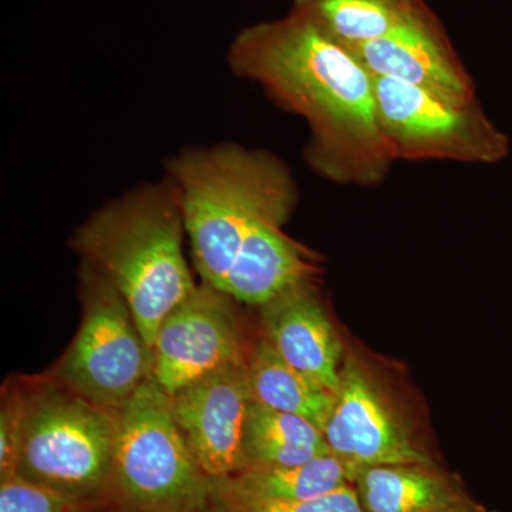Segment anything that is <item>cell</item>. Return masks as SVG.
Returning a JSON list of instances; mask_svg holds the SVG:
<instances>
[{
  "mask_svg": "<svg viewBox=\"0 0 512 512\" xmlns=\"http://www.w3.org/2000/svg\"><path fill=\"white\" fill-rule=\"evenodd\" d=\"M328 453L323 431L311 421L269 409L254 400L249 404L241 470L298 466Z\"/></svg>",
  "mask_w": 512,
  "mask_h": 512,
  "instance_id": "obj_17",
  "label": "cell"
},
{
  "mask_svg": "<svg viewBox=\"0 0 512 512\" xmlns=\"http://www.w3.org/2000/svg\"><path fill=\"white\" fill-rule=\"evenodd\" d=\"M192 512H221V511L218 510V508L215 507V505L212 504L211 500H210V501H208L207 504L202 505V507L197 508V510H194Z\"/></svg>",
  "mask_w": 512,
  "mask_h": 512,
  "instance_id": "obj_23",
  "label": "cell"
},
{
  "mask_svg": "<svg viewBox=\"0 0 512 512\" xmlns=\"http://www.w3.org/2000/svg\"><path fill=\"white\" fill-rule=\"evenodd\" d=\"M183 208L167 177L107 202L74 229L70 247L110 282L153 350L163 320L194 291Z\"/></svg>",
  "mask_w": 512,
  "mask_h": 512,
  "instance_id": "obj_3",
  "label": "cell"
},
{
  "mask_svg": "<svg viewBox=\"0 0 512 512\" xmlns=\"http://www.w3.org/2000/svg\"><path fill=\"white\" fill-rule=\"evenodd\" d=\"M18 379L23 412L16 476L63 493L113 501L117 414L83 399L49 373Z\"/></svg>",
  "mask_w": 512,
  "mask_h": 512,
  "instance_id": "obj_4",
  "label": "cell"
},
{
  "mask_svg": "<svg viewBox=\"0 0 512 512\" xmlns=\"http://www.w3.org/2000/svg\"><path fill=\"white\" fill-rule=\"evenodd\" d=\"M373 79L377 121L394 161L497 164L510 154V138L478 104L456 106L409 84Z\"/></svg>",
  "mask_w": 512,
  "mask_h": 512,
  "instance_id": "obj_7",
  "label": "cell"
},
{
  "mask_svg": "<svg viewBox=\"0 0 512 512\" xmlns=\"http://www.w3.org/2000/svg\"><path fill=\"white\" fill-rule=\"evenodd\" d=\"M237 299L204 284L175 306L154 339L153 379L174 394L202 377L245 365L248 346Z\"/></svg>",
  "mask_w": 512,
  "mask_h": 512,
  "instance_id": "obj_8",
  "label": "cell"
},
{
  "mask_svg": "<svg viewBox=\"0 0 512 512\" xmlns=\"http://www.w3.org/2000/svg\"><path fill=\"white\" fill-rule=\"evenodd\" d=\"M228 64L309 127L305 160L338 184L373 187L394 163L377 121L375 79L298 10L242 29Z\"/></svg>",
  "mask_w": 512,
  "mask_h": 512,
  "instance_id": "obj_1",
  "label": "cell"
},
{
  "mask_svg": "<svg viewBox=\"0 0 512 512\" xmlns=\"http://www.w3.org/2000/svg\"><path fill=\"white\" fill-rule=\"evenodd\" d=\"M352 53L373 77L409 84L456 106L478 104L473 77L430 8Z\"/></svg>",
  "mask_w": 512,
  "mask_h": 512,
  "instance_id": "obj_10",
  "label": "cell"
},
{
  "mask_svg": "<svg viewBox=\"0 0 512 512\" xmlns=\"http://www.w3.org/2000/svg\"><path fill=\"white\" fill-rule=\"evenodd\" d=\"M79 295V330L46 373L100 409L117 414L153 379V350L120 292L84 262Z\"/></svg>",
  "mask_w": 512,
  "mask_h": 512,
  "instance_id": "obj_6",
  "label": "cell"
},
{
  "mask_svg": "<svg viewBox=\"0 0 512 512\" xmlns=\"http://www.w3.org/2000/svg\"><path fill=\"white\" fill-rule=\"evenodd\" d=\"M437 512H493L487 510V508L481 507L476 503H473L471 500H464L461 503L451 505V507L444 508V510Z\"/></svg>",
  "mask_w": 512,
  "mask_h": 512,
  "instance_id": "obj_22",
  "label": "cell"
},
{
  "mask_svg": "<svg viewBox=\"0 0 512 512\" xmlns=\"http://www.w3.org/2000/svg\"><path fill=\"white\" fill-rule=\"evenodd\" d=\"M212 480L198 466L154 379L117 413L110 495L126 512H192L210 501Z\"/></svg>",
  "mask_w": 512,
  "mask_h": 512,
  "instance_id": "obj_5",
  "label": "cell"
},
{
  "mask_svg": "<svg viewBox=\"0 0 512 512\" xmlns=\"http://www.w3.org/2000/svg\"><path fill=\"white\" fill-rule=\"evenodd\" d=\"M107 512H126V511H119V510H117V511H107Z\"/></svg>",
  "mask_w": 512,
  "mask_h": 512,
  "instance_id": "obj_24",
  "label": "cell"
},
{
  "mask_svg": "<svg viewBox=\"0 0 512 512\" xmlns=\"http://www.w3.org/2000/svg\"><path fill=\"white\" fill-rule=\"evenodd\" d=\"M332 456L356 471L387 464L436 466L421 450L382 387L356 359L343 360L338 392L323 430Z\"/></svg>",
  "mask_w": 512,
  "mask_h": 512,
  "instance_id": "obj_9",
  "label": "cell"
},
{
  "mask_svg": "<svg viewBox=\"0 0 512 512\" xmlns=\"http://www.w3.org/2000/svg\"><path fill=\"white\" fill-rule=\"evenodd\" d=\"M217 481L256 500L296 503L333 493L350 484V477L342 461L328 453L298 466L245 468Z\"/></svg>",
  "mask_w": 512,
  "mask_h": 512,
  "instance_id": "obj_18",
  "label": "cell"
},
{
  "mask_svg": "<svg viewBox=\"0 0 512 512\" xmlns=\"http://www.w3.org/2000/svg\"><path fill=\"white\" fill-rule=\"evenodd\" d=\"M247 379L254 402L303 417L325 430L335 393L289 365L264 336L256 340L249 352Z\"/></svg>",
  "mask_w": 512,
  "mask_h": 512,
  "instance_id": "obj_15",
  "label": "cell"
},
{
  "mask_svg": "<svg viewBox=\"0 0 512 512\" xmlns=\"http://www.w3.org/2000/svg\"><path fill=\"white\" fill-rule=\"evenodd\" d=\"M211 503L221 512H365L352 484L312 500L296 503L256 500L212 480Z\"/></svg>",
  "mask_w": 512,
  "mask_h": 512,
  "instance_id": "obj_20",
  "label": "cell"
},
{
  "mask_svg": "<svg viewBox=\"0 0 512 512\" xmlns=\"http://www.w3.org/2000/svg\"><path fill=\"white\" fill-rule=\"evenodd\" d=\"M262 336L289 365L338 392L343 348L312 279L259 306Z\"/></svg>",
  "mask_w": 512,
  "mask_h": 512,
  "instance_id": "obj_12",
  "label": "cell"
},
{
  "mask_svg": "<svg viewBox=\"0 0 512 512\" xmlns=\"http://www.w3.org/2000/svg\"><path fill=\"white\" fill-rule=\"evenodd\" d=\"M247 363L225 367L171 394L173 413L192 456L211 480L242 468L249 404Z\"/></svg>",
  "mask_w": 512,
  "mask_h": 512,
  "instance_id": "obj_11",
  "label": "cell"
},
{
  "mask_svg": "<svg viewBox=\"0 0 512 512\" xmlns=\"http://www.w3.org/2000/svg\"><path fill=\"white\" fill-rule=\"evenodd\" d=\"M292 9L352 52L417 18L429 5L424 0H293Z\"/></svg>",
  "mask_w": 512,
  "mask_h": 512,
  "instance_id": "obj_16",
  "label": "cell"
},
{
  "mask_svg": "<svg viewBox=\"0 0 512 512\" xmlns=\"http://www.w3.org/2000/svg\"><path fill=\"white\" fill-rule=\"evenodd\" d=\"M350 484L365 512H437L467 500L436 466L366 467L356 471Z\"/></svg>",
  "mask_w": 512,
  "mask_h": 512,
  "instance_id": "obj_14",
  "label": "cell"
},
{
  "mask_svg": "<svg viewBox=\"0 0 512 512\" xmlns=\"http://www.w3.org/2000/svg\"><path fill=\"white\" fill-rule=\"evenodd\" d=\"M164 175L180 195L192 266L220 291L249 235L262 222L285 224L298 202L281 158L235 143L185 148Z\"/></svg>",
  "mask_w": 512,
  "mask_h": 512,
  "instance_id": "obj_2",
  "label": "cell"
},
{
  "mask_svg": "<svg viewBox=\"0 0 512 512\" xmlns=\"http://www.w3.org/2000/svg\"><path fill=\"white\" fill-rule=\"evenodd\" d=\"M282 227L281 222L266 221L249 235L222 291L259 308L285 289L313 279L312 255Z\"/></svg>",
  "mask_w": 512,
  "mask_h": 512,
  "instance_id": "obj_13",
  "label": "cell"
},
{
  "mask_svg": "<svg viewBox=\"0 0 512 512\" xmlns=\"http://www.w3.org/2000/svg\"><path fill=\"white\" fill-rule=\"evenodd\" d=\"M109 498L80 497L15 476L0 481V512L117 511ZM121 511V510H119Z\"/></svg>",
  "mask_w": 512,
  "mask_h": 512,
  "instance_id": "obj_19",
  "label": "cell"
},
{
  "mask_svg": "<svg viewBox=\"0 0 512 512\" xmlns=\"http://www.w3.org/2000/svg\"><path fill=\"white\" fill-rule=\"evenodd\" d=\"M22 392L18 376L9 377L0 400V481L16 476L20 430H22Z\"/></svg>",
  "mask_w": 512,
  "mask_h": 512,
  "instance_id": "obj_21",
  "label": "cell"
}]
</instances>
